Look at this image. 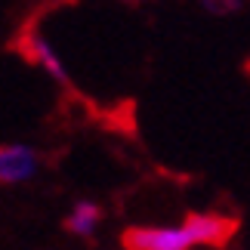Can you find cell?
<instances>
[{"label":"cell","mask_w":250,"mask_h":250,"mask_svg":"<svg viewBox=\"0 0 250 250\" xmlns=\"http://www.w3.org/2000/svg\"><path fill=\"white\" fill-rule=\"evenodd\" d=\"M127 250H191L198 247L191 226L182 219L179 226H136L124 232Z\"/></svg>","instance_id":"obj_1"},{"label":"cell","mask_w":250,"mask_h":250,"mask_svg":"<svg viewBox=\"0 0 250 250\" xmlns=\"http://www.w3.org/2000/svg\"><path fill=\"white\" fill-rule=\"evenodd\" d=\"M37 170V155L28 146H0V182H22Z\"/></svg>","instance_id":"obj_2"},{"label":"cell","mask_w":250,"mask_h":250,"mask_svg":"<svg viewBox=\"0 0 250 250\" xmlns=\"http://www.w3.org/2000/svg\"><path fill=\"white\" fill-rule=\"evenodd\" d=\"M25 50H28V56L41 65V68L50 74L53 81H59V83H68V74H65V65H62V59L56 56V50L50 43L43 41L41 34H28L25 37Z\"/></svg>","instance_id":"obj_3"},{"label":"cell","mask_w":250,"mask_h":250,"mask_svg":"<svg viewBox=\"0 0 250 250\" xmlns=\"http://www.w3.org/2000/svg\"><path fill=\"white\" fill-rule=\"evenodd\" d=\"M96 223H99V207L90 204V201H81L68 216V229L74 235H90L96 229Z\"/></svg>","instance_id":"obj_4"},{"label":"cell","mask_w":250,"mask_h":250,"mask_svg":"<svg viewBox=\"0 0 250 250\" xmlns=\"http://www.w3.org/2000/svg\"><path fill=\"white\" fill-rule=\"evenodd\" d=\"M204 3L207 13H213V16H232L241 9V0H201Z\"/></svg>","instance_id":"obj_5"},{"label":"cell","mask_w":250,"mask_h":250,"mask_svg":"<svg viewBox=\"0 0 250 250\" xmlns=\"http://www.w3.org/2000/svg\"><path fill=\"white\" fill-rule=\"evenodd\" d=\"M121 3H146V0H121Z\"/></svg>","instance_id":"obj_6"}]
</instances>
